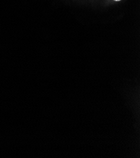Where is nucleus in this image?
<instances>
[{
	"label": "nucleus",
	"mask_w": 140,
	"mask_h": 158,
	"mask_svg": "<svg viewBox=\"0 0 140 158\" xmlns=\"http://www.w3.org/2000/svg\"><path fill=\"white\" fill-rule=\"evenodd\" d=\"M114 1H116V2H119V1H121V0H114Z\"/></svg>",
	"instance_id": "obj_1"
}]
</instances>
